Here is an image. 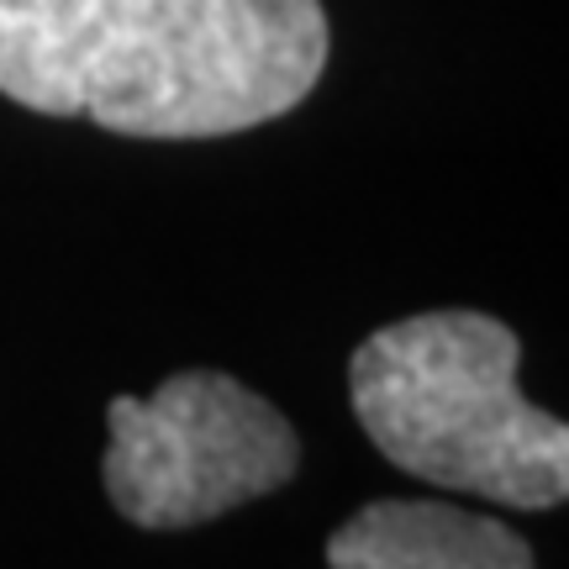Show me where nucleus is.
Wrapping results in <instances>:
<instances>
[{
    "mask_svg": "<svg viewBox=\"0 0 569 569\" xmlns=\"http://www.w3.org/2000/svg\"><path fill=\"white\" fill-rule=\"evenodd\" d=\"M517 332L486 311H422L353 348L348 401L396 469L496 507L549 511L569 496V427L517 390Z\"/></svg>",
    "mask_w": 569,
    "mask_h": 569,
    "instance_id": "obj_2",
    "label": "nucleus"
},
{
    "mask_svg": "<svg viewBox=\"0 0 569 569\" xmlns=\"http://www.w3.org/2000/svg\"><path fill=\"white\" fill-rule=\"evenodd\" d=\"M332 569H528L522 532L448 501H369L327 538Z\"/></svg>",
    "mask_w": 569,
    "mask_h": 569,
    "instance_id": "obj_4",
    "label": "nucleus"
},
{
    "mask_svg": "<svg viewBox=\"0 0 569 569\" xmlns=\"http://www.w3.org/2000/svg\"><path fill=\"white\" fill-rule=\"evenodd\" d=\"M322 0H0V96L117 138H232L317 90Z\"/></svg>",
    "mask_w": 569,
    "mask_h": 569,
    "instance_id": "obj_1",
    "label": "nucleus"
},
{
    "mask_svg": "<svg viewBox=\"0 0 569 569\" xmlns=\"http://www.w3.org/2000/svg\"><path fill=\"white\" fill-rule=\"evenodd\" d=\"M106 496L132 528H201L296 480L301 438L274 401L222 369H180L106 407Z\"/></svg>",
    "mask_w": 569,
    "mask_h": 569,
    "instance_id": "obj_3",
    "label": "nucleus"
}]
</instances>
